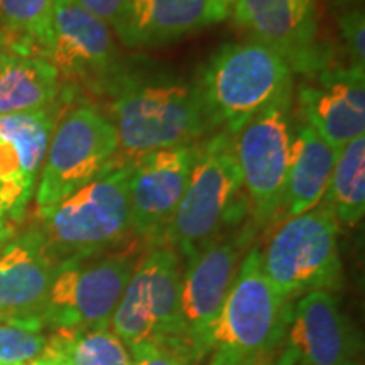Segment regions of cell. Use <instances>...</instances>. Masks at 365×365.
<instances>
[{
  "label": "cell",
  "instance_id": "obj_19",
  "mask_svg": "<svg viewBox=\"0 0 365 365\" xmlns=\"http://www.w3.org/2000/svg\"><path fill=\"white\" fill-rule=\"evenodd\" d=\"M336 156L339 150L327 144L312 127L307 124L299 127L291 144L279 210L284 212V218L307 213L322 203L330 185Z\"/></svg>",
  "mask_w": 365,
  "mask_h": 365
},
{
  "label": "cell",
  "instance_id": "obj_1",
  "mask_svg": "<svg viewBox=\"0 0 365 365\" xmlns=\"http://www.w3.org/2000/svg\"><path fill=\"white\" fill-rule=\"evenodd\" d=\"M134 161L113 166L61 202L38 212V230L56 261L102 255L132 232L129 181Z\"/></svg>",
  "mask_w": 365,
  "mask_h": 365
},
{
  "label": "cell",
  "instance_id": "obj_32",
  "mask_svg": "<svg viewBox=\"0 0 365 365\" xmlns=\"http://www.w3.org/2000/svg\"><path fill=\"white\" fill-rule=\"evenodd\" d=\"M31 365H66V360L63 359L61 354H58L56 350L51 346H46L44 354L39 359H36Z\"/></svg>",
  "mask_w": 365,
  "mask_h": 365
},
{
  "label": "cell",
  "instance_id": "obj_28",
  "mask_svg": "<svg viewBox=\"0 0 365 365\" xmlns=\"http://www.w3.org/2000/svg\"><path fill=\"white\" fill-rule=\"evenodd\" d=\"M340 36L345 43L350 66L365 70V16L364 9L345 11L339 19Z\"/></svg>",
  "mask_w": 365,
  "mask_h": 365
},
{
  "label": "cell",
  "instance_id": "obj_16",
  "mask_svg": "<svg viewBox=\"0 0 365 365\" xmlns=\"http://www.w3.org/2000/svg\"><path fill=\"white\" fill-rule=\"evenodd\" d=\"M198 153V144L163 149L134 161L129 181L132 232L163 239L180 205Z\"/></svg>",
  "mask_w": 365,
  "mask_h": 365
},
{
  "label": "cell",
  "instance_id": "obj_34",
  "mask_svg": "<svg viewBox=\"0 0 365 365\" xmlns=\"http://www.w3.org/2000/svg\"><path fill=\"white\" fill-rule=\"evenodd\" d=\"M333 4H336V6H349V4H352L354 0H331Z\"/></svg>",
  "mask_w": 365,
  "mask_h": 365
},
{
  "label": "cell",
  "instance_id": "obj_24",
  "mask_svg": "<svg viewBox=\"0 0 365 365\" xmlns=\"http://www.w3.org/2000/svg\"><path fill=\"white\" fill-rule=\"evenodd\" d=\"M48 345L66 365H134L132 354L110 327L53 331Z\"/></svg>",
  "mask_w": 365,
  "mask_h": 365
},
{
  "label": "cell",
  "instance_id": "obj_33",
  "mask_svg": "<svg viewBox=\"0 0 365 365\" xmlns=\"http://www.w3.org/2000/svg\"><path fill=\"white\" fill-rule=\"evenodd\" d=\"M249 365H279V364H277L276 360L264 359V360H259V362H254V364H249Z\"/></svg>",
  "mask_w": 365,
  "mask_h": 365
},
{
  "label": "cell",
  "instance_id": "obj_30",
  "mask_svg": "<svg viewBox=\"0 0 365 365\" xmlns=\"http://www.w3.org/2000/svg\"><path fill=\"white\" fill-rule=\"evenodd\" d=\"M208 365H244V364H242L234 354L227 352V350L213 349Z\"/></svg>",
  "mask_w": 365,
  "mask_h": 365
},
{
  "label": "cell",
  "instance_id": "obj_18",
  "mask_svg": "<svg viewBox=\"0 0 365 365\" xmlns=\"http://www.w3.org/2000/svg\"><path fill=\"white\" fill-rule=\"evenodd\" d=\"M235 0H130L134 46L164 44L232 16Z\"/></svg>",
  "mask_w": 365,
  "mask_h": 365
},
{
  "label": "cell",
  "instance_id": "obj_6",
  "mask_svg": "<svg viewBox=\"0 0 365 365\" xmlns=\"http://www.w3.org/2000/svg\"><path fill=\"white\" fill-rule=\"evenodd\" d=\"M291 308V299H286L264 274L261 250L252 247L240 261L223 304L213 349L234 354L244 365L267 359L282 344Z\"/></svg>",
  "mask_w": 365,
  "mask_h": 365
},
{
  "label": "cell",
  "instance_id": "obj_31",
  "mask_svg": "<svg viewBox=\"0 0 365 365\" xmlns=\"http://www.w3.org/2000/svg\"><path fill=\"white\" fill-rule=\"evenodd\" d=\"M17 235V223L7 218H0V250Z\"/></svg>",
  "mask_w": 365,
  "mask_h": 365
},
{
  "label": "cell",
  "instance_id": "obj_7",
  "mask_svg": "<svg viewBox=\"0 0 365 365\" xmlns=\"http://www.w3.org/2000/svg\"><path fill=\"white\" fill-rule=\"evenodd\" d=\"M118 149L110 118L80 105L54 125L39 173L36 205L46 210L113 168Z\"/></svg>",
  "mask_w": 365,
  "mask_h": 365
},
{
  "label": "cell",
  "instance_id": "obj_22",
  "mask_svg": "<svg viewBox=\"0 0 365 365\" xmlns=\"http://www.w3.org/2000/svg\"><path fill=\"white\" fill-rule=\"evenodd\" d=\"M325 200L336 222L354 227L365 213V135L339 150Z\"/></svg>",
  "mask_w": 365,
  "mask_h": 365
},
{
  "label": "cell",
  "instance_id": "obj_10",
  "mask_svg": "<svg viewBox=\"0 0 365 365\" xmlns=\"http://www.w3.org/2000/svg\"><path fill=\"white\" fill-rule=\"evenodd\" d=\"M240 240H213L186 261L181 276L180 325L171 350L188 365L213 350V335L240 266Z\"/></svg>",
  "mask_w": 365,
  "mask_h": 365
},
{
  "label": "cell",
  "instance_id": "obj_15",
  "mask_svg": "<svg viewBox=\"0 0 365 365\" xmlns=\"http://www.w3.org/2000/svg\"><path fill=\"white\" fill-rule=\"evenodd\" d=\"M307 76L296 91L304 124L336 150L365 135V70L325 68Z\"/></svg>",
  "mask_w": 365,
  "mask_h": 365
},
{
  "label": "cell",
  "instance_id": "obj_2",
  "mask_svg": "<svg viewBox=\"0 0 365 365\" xmlns=\"http://www.w3.org/2000/svg\"><path fill=\"white\" fill-rule=\"evenodd\" d=\"M210 129L235 137L277 97L293 90V70L257 41L222 46L196 83Z\"/></svg>",
  "mask_w": 365,
  "mask_h": 365
},
{
  "label": "cell",
  "instance_id": "obj_13",
  "mask_svg": "<svg viewBox=\"0 0 365 365\" xmlns=\"http://www.w3.org/2000/svg\"><path fill=\"white\" fill-rule=\"evenodd\" d=\"M359 335L330 291L299 296L291 308L279 365H349L360 352Z\"/></svg>",
  "mask_w": 365,
  "mask_h": 365
},
{
  "label": "cell",
  "instance_id": "obj_9",
  "mask_svg": "<svg viewBox=\"0 0 365 365\" xmlns=\"http://www.w3.org/2000/svg\"><path fill=\"white\" fill-rule=\"evenodd\" d=\"M135 266V259L127 254L61 262L41 314L44 330L110 327Z\"/></svg>",
  "mask_w": 365,
  "mask_h": 365
},
{
  "label": "cell",
  "instance_id": "obj_29",
  "mask_svg": "<svg viewBox=\"0 0 365 365\" xmlns=\"http://www.w3.org/2000/svg\"><path fill=\"white\" fill-rule=\"evenodd\" d=\"M134 365H188L176 352L161 345H139L130 349Z\"/></svg>",
  "mask_w": 365,
  "mask_h": 365
},
{
  "label": "cell",
  "instance_id": "obj_23",
  "mask_svg": "<svg viewBox=\"0 0 365 365\" xmlns=\"http://www.w3.org/2000/svg\"><path fill=\"white\" fill-rule=\"evenodd\" d=\"M56 117L49 107L33 112L0 115V139L16 149L22 173L31 186L38 185Z\"/></svg>",
  "mask_w": 365,
  "mask_h": 365
},
{
  "label": "cell",
  "instance_id": "obj_11",
  "mask_svg": "<svg viewBox=\"0 0 365 365\" xmlns=\"http://www.w3.org/2000/svg\"><path fill=\"white\" fill-rule=\"evenodd\" d=\"M291 107L293 90H287L232 137L242 186L247 190L259 222L276 217L282 205L293 144Z\"/></svg>",
  "mask_w": 365,
  "mask_h": 365
},
{
  "label": "cell",
  "instance_id": "obj_20",
  "mask_svg": "<svg viewBox=\"0 0 365 365\" xmlns=\"http://www.w3.org/2000/svg\"><path fill=\"white\" fill-rule=\"evenodd\" d=\"M58 91L59 73L48 58L0 44V115L51 107Z\"/></svg>",
  "mask_w": 365,
  "mask_h": 365
},
{
  "label": "cell",
  "instance_id": "obj_35",
  "mask_svg": "<svg viewBox=\"0 0 365 365\" xmlns=\"http://www.w3.org/2000/svg\"><path fill=\"white\" fill-rule=\"evenodd\" d=\"M349 365H362V364H360V362H359V360H355V362H352V364H349Z\"/></svg>",
  "mask_w": 365,
  "mask_h": 365
},
{
  "label": "cell",
  "instance_id": "obj_17",
  "mask_svg": "<svg viewBox=\"0 0 365 365\" xmlns=\"http://www.w3.org/2000/svg\"><path fill=\"white\" fill-rule=\"evenodd\" d=\"M59 266L36 225L14 237L0 250V319H41Z\"/></svg>",
  "mask_w": 365,
  "mask_h": 365
},
{
  "label": "cell",
  "instance_id": "obj_27",
  "mask_svg": "<svg viewBox=\"0 0 365 365\" xmlns=\"http://www.w3.org/2000/svg\"><path fill=\"white\" fill-rule=\"evenodd\" d=\"M75 2L110 27L120 43L135 48L134 36H132L130 0H75Z\"/></svg>",
  "mask_w": 365,
  "mask_h": 365
},
{
  "label": "cell",
  "instance_id": "obj_21",
  "mask_svg": "<svg viewBox=\"0 0 365 365\" xmlns=\"http://www.w3.org/2000/svg\"><path fill=\"white\" fill-rule=\"evenodd\" d=\"M54 0H0V26L11 34L4 48L49 58Z\"/></svg>",
  "mask_w": 365,
  "mask_h": 365
},
{
  "label": "cell",
  "instance_id": "obj_5",
  "mask_svg": "<svg viewBox=\"0 0 365 365\" xmlns=\"http://www.w3.org/2000/svg\"><path fill=\"white\" fill-rule=\"evenodd\" d=\"M242 188L234 140L217 132L198 143L191 176L163 239L185 261L193 257L220 234Z\"/></svg>",
  "mask_w": 365,
  "mask_h": 365
},
{
  "label": "cell",
  "instance_id": "obj_8",
  "mask_svg": "<svg viewBox=\"0 0 365 365\" xmlns=\"http://www.w3.org/2000/svg\"><path fill=\"white\" fill-rule=\"evenodd\" d=\"M181 257L163 245L144 255L132 272L110 328L130 349L161 345L171 349L180 325Z\"/></svg>",
  "mask_w": 365,
  "mask_h": 365
},
{
  "label": "cell",
  "instance_id": "obj_14",
  "mask_svg": "<svg viewBox=\"0 0 365 365\" xmlns=\"http://www.w3.org/2000/svg\"><path fill=\"white\" fill-rule=\"evenodd\" d=\"M48 59L59 75L83 81L91 88L115 83L120 71L115 34L75 0H54Z\"/></svg>",
  "mask_w": 365,
  "mask_h": 365
},
{
  "label": "cell",
  "instance_id": "obj_3",
  "mask_svg": "<svg viewBox=\"0 0 365 365\" xmlns=\"http://www.w3.org/2000/svg\"><path fill=\"white\" fill-rule=\"evenodd\" d=\"M112 112L118 140L113 166L156 150L198 144L210 129L196 85L178 81H125Z\"/></svg>",
  "mask_w": 365,
  "mask_h": 365
},
{
  "label": "cell",
  "instance_id": "obj_12",
  "mask_svg": "<svg viewBox=\"0 0 365 365\" xmlns=\"http://www.w3.org/2000/svg\"><path fill=\"white\" fill-rule=\"evenodd\" d=\"M230 17L293 71L313 75L327 68L317 41V0H235Z\"/></svg>",
  "mask_w": 365,
  "mask_h": 365
},
{
  "label": "cell",
  "instance_id": "obj_26",
  "mask_svg": "<svg viewBox=\"0 0 365 365\" xmlns=\"http://www.w3.org/2000/svg\"><path fill=\"white\" fill-rule=\"evenodd\" d=\"M33 193L34 188L22 173L16 149L0 139V218L19 223Z\"/></svg>",
  "mask_w": 365,
  "mask_h": 365
},
{
  "label": "cell",
  "instance_id": "obj_25",
  "mask_svg": "<svg viewBox=\"0 0 365 365\" xmlns=\"http://www.w3.org/2000/svg\"><path fill=\"white\" fill-rule=\"evenodd\" d=\"M48 339L41 319H0V365H31Z\"/></svg>",
  "mask_w": 365,
  "mask_h": 365
},
{
  "label": "cell",
  "instance_id": "obj_4",
  "mask_svg": "<svg viewBox=\"0 0 365 365\" xmlns=\"http://www.w3.org/2000/svg\"><path fill=\"white\" fill-rule=\"evenodd\" d=\"M339 225L330 203L286 218L261 252L262 271L286 299L340 287Z\"/></svg>",
  "mask_w": 365,
  "mask_h": 365
}]
</instances>
